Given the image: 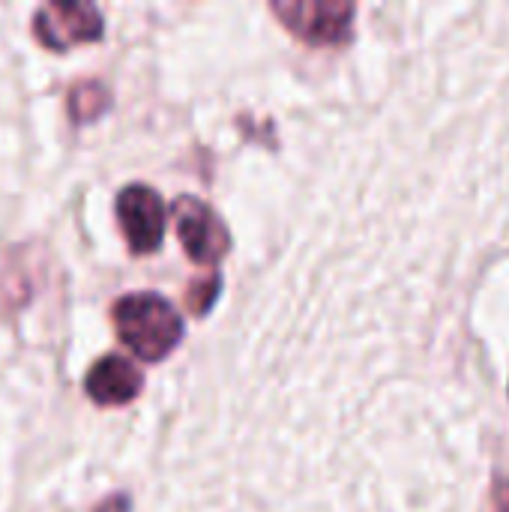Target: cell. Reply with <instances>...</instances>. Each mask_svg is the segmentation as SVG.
<instances>
[{
	"instance_id": "6",
	"label": "cell",
	"mask_w": 509,
	"mask_h": 512,
	"mask_svg": "<svg viewBox=\"0 0 509 512\" xmlns=\"http://www.w3.org/2000/svg\"><path fill=\"white\" fill-rule=\"evenodd\" d=\"M141 390H144L141 369L129 357H120V354L99 357L84 378V393L102 408L129 405L132 399L141 396Z\"/></svg>"
},
{
	"instance_id": "8",
	"label": "cell",
	"mask_w": 509,
	"mask_h": 512,
	"mask_svg": "<svg viewBox=\"0 0 509 512\" xmlns=\"http://www.w3.org/2000/svg\"><path fill=\"white\" fill-rule=\"evenodd\" d=\"M66 105H69V117L75 123H93L111 108V90L96 78H84L69 87Z\"/></svg>"
},
{
	"instance_id": "3",
	"label": "cell",
	"mask_w": 509,
	"mask_h": 512,
	"mask_svg": "<svg viewBox=\"0 0 509 512\" xmlns=\"http://www.w3.org/2000/svg\"><path fill=\"white\" fill-rule=\"evenodd\" d=\"M279 21L312 45H336L351 33L354 3L348 0H273Z\"/></svg>"
},
{
	"instance_id": "10",
	"label": "cell",
	"mask_w": 509,
	"mask_h": 512,
	"mask_svg": "<svg viewBox=\"0 0 509 512\" xmlns=\"http://www.w3.org/2000/svg\"><path fill=\"white\" fill-rule=\"evenodd\" d=\"M96 512H129V498L126 495H114V498H105Z\"/></svg>"
},
{
	"instance_id": "2",
	"label": "cell",
	"mask_w": 509,
	"mask_h": 512,
	"mask_svg": "<svg viewBox=\"0 0 509 512\" xmlns=\"http://www.w3.org/2000/svg\"><path fill=\"white\" fill-rule=\"evenodd\" d=\"M171 216H174V228L189 261L210 267V264H219L231 252V234L210 204L192 195H180L171 204Z\"/></svg>"
},
{
	"instance_id": "9",
	"label": "cell",
	"mask_w": 509,
	"mask_h": 512,
	"mask_svg": "<svg viewBox=\"0 0 509 512\" xmlns=\"http://www.w3.org/2000/svg\"><path fill=\"white\" fill-rule=\"evenodd\" d=\"M219 288H222V276H219V273L192 282L189 291H186V309H189L192 315H207V312L213 309L216 297H219Z\"/></svg>"
},
{
	"instance_id": "7",
	"label": "cell",
	"mask_w": 509,
	"mask_h": 512,
	"mask_svg": "<svg viewBox=\"0 0 509 512\" xmlns=\"http://www.w3.org/2000/svg\"><path fill=\"white\" fill-rule=\"evenodd\" d=\"M27 249H0V312H15L21 306H27V300L33 297V273H30V261H24Z\"/></svg>"
},
{
	"instance_id": "1",
	"label": "cell",
	"mask_w": 509,
	"mask_h": 512,
	"mask_svg": "<svg viewBox=\"0 0 509 512\" xmlns=\"http://www.w3.org/2000/svg\"><path fill=\"white\" fill-rule=\"evenodd\" d=\"M117 339L144 363L165 360L183 339V318L177 309L153 291L126 294L111 306Z\"/></svg>"
},
{
	"instance_id": "4",
	"label": "cell",
	"mask_w": 509,
	"mask_h": 512,
	"mask_svg": "<svg viewBox=\"0 0 509 512\" xmlns=\"http://www.w3.org/2000/svg\"><path fill=\"white\" fill-rule=\"evenodd\" d=\"M105 33L99 6L81 0H54L33 12V36L48 51H69L78 42H96Z\"/></svg>"
},
{
	"instance_id": "11",
	"label": "cell",
	"mask_w": 509,
	"mask_h": 512,
	"mask_svg": "<svg viewBox=\"0 0 509 512\" xmlns=\"http://www.w3.org/2000/svg\"><path fill=\"white\" fill-rule=\"evenodd\" d=\"M495 512H509V480H501L495 489Z\"/></svg>"
},
{
	"instance_id": "5",
	"label": "cell",
	"mask_w": 509,
	"mask_h": 512,
	"mask_svg": "<svg viewBox=\"0 0 509 512\" xmlns=\"http://www.w3.org/2000/svg\"><path fill=\"white\" fill-rule=\"evenodd\" d=\"M117 222L132 255H153L165 237V204L147 183H129L117 195Z\"/></svg>"
}]
</instances>
